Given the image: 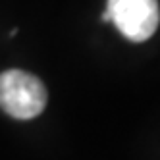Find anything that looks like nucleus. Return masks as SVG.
<instances>
[{"instance_id":"nucleus-1","label":"nucleus","mask_w":160,"mask_h":160,"mask_svg":"<svg viewBox=\"0 0 160 160\" xmlns=\"http://www.w3.org/2000/svg\"><path fill=\"white\" fill-rule=\"evenodd\" d=\"M47 89L39 77L23 70L0 73V108L16 120L37 118L47 106Z\"/></svg>"},{"instance_id":"nucleus-3","label":"nucleus","mask_w":160,"mask_h":160,"mask_svg":"<svg viewBox=\"0 0 160 160\" xmlns=\"http://www.w3.org/2000/svg\"><path fill=\"white\" fill-rule=\"evenodd\" d=\"M102 21H110V14L106 12V10H104V12H102Z\"/></svg>"},{"instance_id":"nucleus-2","label":"nucleus","mask_w":160,"mask_h":160,"mask_svg":"<svg viewBox=\"0 0 160 160\" xmlns=\"http://www.w3.org/2000/svg\"><path fill=\"white\" fill-rule=\"evenodd\" d=\"M106 12L122 35L133 42L151 39L160 23L158 0H108Z\"/></svg>"}]
</instances>
